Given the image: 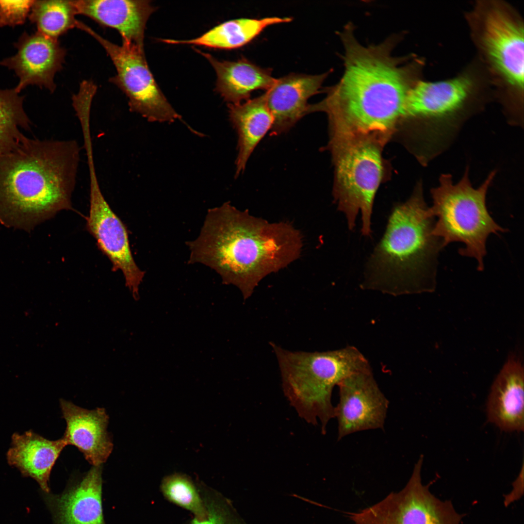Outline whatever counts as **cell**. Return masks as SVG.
<instances>
[{
    "instance_id": "obj_1",
    "label": "cell",
    "mask_w": 524,
    "mask_h": 524,
    "mask_svg": "<svg viewBox=\"0 0 524 524\" xmlns=\"http://www.w3.org/2000/svg\"><path fill=\"white\" fill-rule=\"evenodd\" d=\"M354 29L349 23L339 34L344 48L341 78L325 89L323 99L309 104L308 114H327L328 144L370 138L385 145L395 135L409 92L423 79L425 60L413 54L393 55L402 34L364 46Z\"/></svg>"
},
{
    "instance_id": "obj_2",
    "label": "cell",
    "mask_w": 524,
    "mask_h": 524,
    "mask_svg": "<svg viewBox=\"0 0 524 524\" xmlns=\"http://www.w3.org/2000/svg\"><path fill=\"white\" fill-rule=\"evenodd\" d=\"M186 244L188 264L213 269L222 283L238 287L245 300L266 276L297 259L303 245L291 224L269 223L229 202L209 209L198 237Z\"/></svg>"
},
{
    "instance_id": "obj_3",
    "label": "cell",
    "mask_w": 524,
    "mask_h": 524,
    "mask_svg": "<svg viewBox=\"0 0 524 524\" xmlns=\"http://www.w3.org/2000/svg\"><path fill=\"white\" fill-rule=\"evenodd\" d=\"M80 153L74 140L25 136L0 155V222L28 231L60 211L72 209Z\"/></svg>"
},
{
    "instance_id": "obj_4",
    "label": "cell",
    "mask_w": 524,
    "mask_h": 524,
    "mask_svg": "<svg viewBox=\"0 0 524 524\" xmlns=\"http://www.w3.org/2000/svg\"><path fill=\"white\" fill-rule=\"evenodd\" d=\"M494 101L489 77L475 56L456 75L419 81L406 98L397 133L419 160L429 163L453 142L463 124Z\"/></svg>"
},
{
    "instance_id": "obj_5",
    "label": "cell",
    "mask_w": 524,
    "mask_h": 524,
    "mask_svg": "<svg viewBox=\"0 0 524 524\" xmlns=\"http://www.w3.org/2000/svg\"><path fill=\"white\" fill-rule=\"evenodd\" d=\"M435 222L418 182L410 197L392 209L366 263L361 287L394 295L433 291L438 258L444 248L433 234Z\"/></svg>"
},
{
    "instance_id": "obj_6",
    "label": "cell",
    "mask_w": 524,
    "mask_h": 524,
    "mask_svg": "<svg viewBox=\"0 0 524 524\" xmlns=\"http://www.w3.org/2000/svg\"><path fill=\"white\" fill-rule=\"evenodd\" d=\"M475 56L491 84L494 101L508 124L524 117V20L504 0H477L464 14Z\"/></svg>"
},
{
    "instance_id": "obj_7",
    "label": "cell",
    "mask_w": 524,
    "mask_h": 524,
    "mask_svg": "<svg viewBox=\"0 0 524 524\" xmlns=\"http://www.w3.org/2000/svg\"><path fill=\"white\" fill-rule=\"evenodd\" d=\"M270 344L278 360L284 393L300 417L325 433L334 417L332 390L353 374L371 370L368 361L353 346L325 352L290 351Z\"/></svg>"
},
{
    "instance_id": "obj_8",
    "label": "cell",
    "mask_w": 524,
    "mask_h": 524,
    "mask_svg": "<svg viewBox=\"0 0 524 524\" xmlns=\"http://www.w3.org/2000/svg\"><path fill=\"white\" fill-rule=\"evenodd\" d=\"M469 170L466 167L456 183L450 174L440 176L438 186L430 190L433 204L430 210L435 218L433 234L442 240L443 247L452 242L462 243L464 246L458 253L474 258L481 271L484 268L487 238L508 230L495 222L486 205L487 193L496 171L491 172L480 186L474 188Z\"/></svg>"
},
{
    "instance_id": "obj_9",
    "label": "cell",
    "mask_w": 524,
    "mask_h": 524,
    "mask_svg": "<svg viewBox=\"0 0 524 524\" xmlns=\"http://www.w3.org/2000/svg\"><path fill=\"white\" fill-rule=\"evenodd\" d=\"M385 146L369 138H357L327 147L334 165L332 194L338 210L353 230L361 213V233H371V219L377 191L388 178V166L382 156Z\"/></svg>"
},
{
    "instance_id": "obj_10",
    "label": "cell",
    "mask_w": 524,
    "mask_h": 524,
    "mask_svg": "<svg viewBox=\"0 0 524 524\" xmlns=\"http://www.w3.org/2000/svg\"><path fill=\"white\" fill-rule=\"evenodd\" d=\"M76 28L94 37L110 57L116 74L109 81L126 95L131 112L141 115L150 122H172L180 118L155 81L143 48L123 42L121 46L116 45L80 21Z\"/></svg>"
},
{
    "instance_id": "obj_11",
    "label": "cell",
    "mask_w": 524,
    "mask_h": 524,
    "mask_svg": "<svg viewBox=\"0 0 524 524\" xmlns=\"http://www.w3.org/2000/svg\"><path fill=\"white\" fill-rule=\"evenodd\" d=\"M423 456L415 464L405 487L392 492L377 503L357 512L349 513L355 524H460L464 515L458 513L450 500L434 495L429 485L422 482Z\"/></svg>"
},
{
    "instance_id": "obj_12",
    "label": "cell",
    "mask_w": 524,
    "mask_h": 524,
    "mask_svg": "<svg viewBox=\"0 0 524 524\" xmlns=\"http://www.w3.org/2000/svg\"><path fill=\"white\" fill-rule=\"evenodd\" d=\"M90 186V209L86 229L96 239L100 250L109 258L112 270H120L126 286L135 300L145 272L132 256L127 228L105 199L99 184Z\"/></svg>"
},
{
    "instance_id": "obj_13",
    "label": "cell",
    "mask_w": 524,
    "mask_h": 524,
    "mask_svg": "<svg viewBox=\"0 0 524 524\" xmlns=\"http://www.w3.org/2000/svg\"><path fill=\"white\" fill-rule=\"evenodd\" d=\"M338 386L339 401L334 417L338 422V440L356 432L384 427L389 401L372 371L353 374Z\"/></svg>"
},
{
    "instance_id": "obj_14",
    "label": "cell",
    "mask_w": 524,
    "mask_h": 524,
    "mask_svg": "<svg viewBox=\"0 0 524 524\" xmlns=\"http://www.w3.org/2000/svg\"><path fill=\"white\" fill-rule=\"evenodd\" d=\"M14 47L16 53L3 59L0 65L13 70L18 77L16 91L20 93L27 86L35 85L53 92L55 75L62 69L66 51L58 40L37 32H25Z\"/></svg>"
},
{
    "instance_id": "obj_15",
    "label": "cell",
    "mask_w": 524,
    "mask_h": 524,
    "mask_svg": "<svg viewBox=\"0 0 524 524\" xmlns=\"http://www.w3.org/2000/svg\"><path fill=\"white\" fill-rule=\"evenodd\" d=\"M102 465L73 477L59 494L42 491L53 524H106L103 515Z\"/></svg>"
},
{
    "instance_id": "obj_16",
    "label": "cell",
    "mask_w": 524,
    "mask_h": 524,
    "mask_svg": "<svg viewBox=\"0 0 524 524\" xmlns=\"http://www.w3.org/2000/svg\"><path fill=\"white\" fill-rule=\"evenodd\" d=\"M329 72L321 74L291 73L276 79L264 93L274 118L271 135L289 131L308 114V100L319 92Z\"/></svg>"
},
{
    "instance_id": "obj_17",
    "label": "cell",
    "mask_w": 524,
    "mask_h": 524,
    "mask_svg": "<svg viewBox=\"0 0 524 524\" xmlns=\"http://www.w3.org/2000/svg\"><path fill=\"white\" fill-rule=\"evenodd\" d=\"M66 422L63 439L66 445L77 447L93 466L106 462L113 449L107 431L109 416L104 408L88 410L64 399L60 400Z\"/></svg>"
},
{
    "instance_id": "obj_18",
    "label": "cell",
    "mask_w": 524,
    "mask_h": 524,
    "mask_svg": "<svg viewBox=\"0 0 524 524\" xmlns=\"http://www.w3.org/2000/svg\"><path fill=\"white\" fill-rule=\"evenodd\" d=\"M77 14L88 16L102 26L116 30L122 42L144 49L147 20L155 10L149 0H72Z\"/></svg>"
},
{
    "instance_id": "obj_19",
    "label": "cell",
    "mask_w": 524,
    "mask_h": 524,
    "mask_svg": "<svg viewBox=\"0 0 524 524\" xmlns=\"http://www.w3.org/2000/svg\"><path fill=\"white\" fill-rule=\"evenodd\" d=\"M524 369L518 358L511 355L494 380L488 396V421L505 432L524 428Z\"/></svg>"
},
{
    "instance_id": "obj_20",
    "label": "cell",
    "mask_w": 524,
    "mask_h": 524,
    "mask_svg": "<svg viewBox=\"0 0 524 524\" xmlns=\"http://www.w3.org/2000/svg\"><path fill=\"white\" fill-rule=\"evenodd\" d=\"M6 453L8 464L16 468L24 477L34 479L42 491L49 492L51 471L66 445L63 438L51 441L32 430L23 434L15 432Z\"/></svg>"
},
{
    "instance_id": "obj_21",
    "label": "cell",
    "mask_w": 524,
    "mask_h": 524,
    "mask_svg": "<svg viewBox=\"0 0 524 524\" xmlns=\"http://www.w3.org/2000/svg\"><path fill=\"white\" fill-rule=\"evenodd\" d=\"M211 63L216 76V90L228 104L249 99L257 90H268L276 79L271 70L262 68L246 58L235 61H219L211 54L195 49Z\"/></svg>"
},
{
    "instance_id": "obj_22",
    "label": "cell",
    "mask_w": 524,
    "mask_h": 524,
    "mask_svg": "<svg viewBox=\"0 0 524 524\" xmlns=\"http://www.w3.org/2000/svg\"><path fill=\"white\" fill-rule=\"evenodd\" d=\"M229 118L238 135L237 177L244 172L255 148L274 123L264 94L244 102L228 104Z\"/></svg>"
},
{
    "instance_id": "obj_23",
    "label": "cell",
    "mask_w": 524,
    "mask_h": 524,
    "mask_svg": "<svg viewBox=\"0 0 524 524\" xmlns=\"http://www.w3.org/2000/svg\"><path fill=\"white\" fill-rule=\"evenodd\" d=\"M290 17L240 18L222 23L198 37L189 40L162 39L171 44H192L220 49L241 47L256 38L269 26L290 22Z\"/></svg>"
},
{
    "instance_id": "obj_24",
    "label": "cell",
    "mask_w": 524,
    "mask_h": 524,
    "mask_svg": "<svg viewBox=\"0 0 524 524\" xmlns=\"http://www.w3.org/2000/svg\"><path fill=\"white\" fill-rule=\"evenodd\" d=\"M24 98L15 88L0 89V155L13 150L24 138L20 129H31Z\"/></svg>"
},
{
    "instance_id": "obj_25",
    "label": "cell",
    "mask_w": 524,
    "mask_h": 524,
    "mask_svg": "<svg viewBox=\"0 0 524 524\" xmlns=\"http://www.w3.org/2000/svg\"><path fill=\"white\" fill-rule=\"evenodd\" d=\"M76 9L72 0H34L29 16L37 32L50 38H58L76 27Z\"/></svg>"
},
{
    "instance_id": "obj_26",
    "label": "cell",
    "mask_w": 524,
    "mask_h": 524,
    "mask_svg": "<svg viewBox=\"0 0 524 524\" xmlns=\"http://www.w3.org/2000/svg\"><path fill=\"white\" fill-rule=\"evenodd\" d=\"M164 496L169 501L202 518L206 514V507L198 490L191 478L181 474H174L164 477L161 486Z\"/></svg>"
},
{
    "instance_id": "obj_27",
    "label": "cell",
    "mask_w": 524,
    "mask_h": 524,
    "mask_svg": "<svg viewBox=\"0 0 524 524\" xmlns=\"http://www.w3.org/2000/svg\"><path fill=\"white\" fill-rule=\"evenodd\" d=\"M202 499L206 514L202 518L195 517L190 524H247L227 499L206 493Z\"/></svg>"
},
{
    "instance_id": "obj_28",
    "label": "cell",
    "mask_w": 524,
    "mask_h": 524,
    "mask_svg": "<svg viewBox=\"0 0 524 524\" xmlns=\"http://www.w3.org/2000/svg\"><path fill=\"white\" fill-rule=\"evenodd\" d=\"M34 0H0V27L23 24Z\"/></svg>"
}]
</instances>
